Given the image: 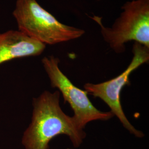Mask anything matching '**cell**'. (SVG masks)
Returning <instances> with one entry per match:
<instances>
[{
	"label": "cell",
	"instance_id": "7a4b0ae2",
	"mask_svg": "<svg viewBox=\"0 0 149 149\" xmlns=\"http://www.w3.org/2000/svg\"><path fill=\"white\" fill-rule=\"evenodd\" d=\"M13 15L19 31L45 45L68 42L85 33L60 22L37 0H17Z\"/></svg>",
	"mask_w": 149,
	"mask_h": 149
},
{
	"label": "cell",
	"instance_id": "277c9868",
	"mask_svg": "<svg viewBox=\"0 0 149 149\" xmlns=\"http://www.w3.org/2000/svg\"><path fill=\"white\" fill-rule=\"evenodd\" d=\"M133 53V57L131 63L122 74L111 80L100 84L87 83L84 87L88 94L99 98L104 102L110 108V112L118 118L130 133L136 138H142L144 136V133L136 129L129 122L123 109L120 101L123 88L125 86L130 85L129 77L131 74L141 65L149 61V48L135 42Z\"/></svg>",
	"mask_w": 149,
	"mask_h": 149
},
{
	"label": "cell",
	"instance_id": "6da1fadb",
	"mask_svg": "<svg viewBox=\"0 0 149 149\" xmlns=\"http://www.w3.org/2000/svg\"><path fill=\"white\" fill-rule=\"evenodd\" d=\"M60 93L44 91L33 100L31 123L23 133L22 144L25 149H49V143L60 135L69 137L73 146L80 147L86 137L78 127L73 117L62 110Z\"/></svg>",
	"mask_w": 149,
	"mask_h": 149
},
{
	"label": "cell",
	"instance_id": "8992f818",
	"mask_svg": "<svg viewBox=\"0 0 149 149\" xmlns=\"http://www.w3.org/2000/svg\"><path fill=\"white\" fill-rule=\"evenodd\" d=\"M46 45L19 30L0 33V65L16 59L42 54Z\"/></svg>",
	"mask_w": 149,
	"mask_h": 149
},
{
	"label": "cell",
	"instance_id": "5b68a950",
	"mask_svg": "<svg viewBox=\"0 0 149 149\" xmlns=\"http://www.w3.org/2000/svg\"><path fill=\"white\" fill-rule=\"evenodd\" d=\"M43 67L50 81L51 86L58 89L73 110V118L79 128L83 129L88 123L95 120L106 121L114 116L111 112H102L92 103L88 93L78 88L60 69L59 58L54 56L44 57L42 60Z\"/></svg>",
	"mask_w": 149,
	"mask_h": 149
},
{
	"label": "cell",
	"instance_id": "3957f363",
	"mask_svg": "<svg viewBox=\"0 0 149 149\" xmlns=\"http://www.w3.org/2000/svg\"><path fill=\"white\" fill-rule=\"evenodd\" d=\"M122 9L112 28L104 27L101 17H91L100 25L104 40L117 53L124 52L125 44L130 41L149 48V0L128 1Z\"/></svg>",
	"mask_w": 149,
	"mask_h": 149
}]
</instances>
